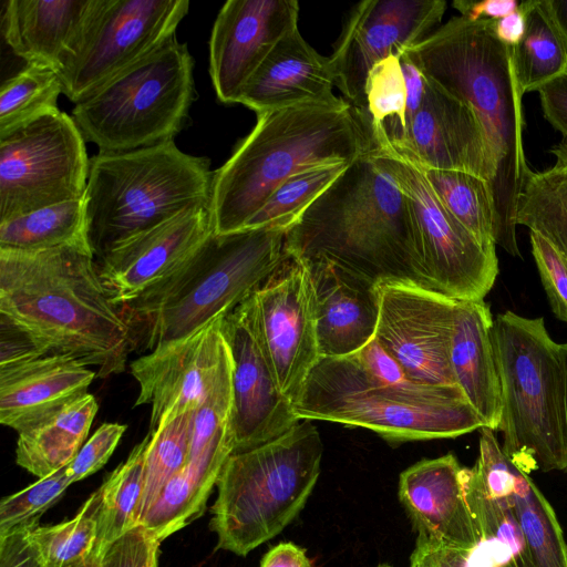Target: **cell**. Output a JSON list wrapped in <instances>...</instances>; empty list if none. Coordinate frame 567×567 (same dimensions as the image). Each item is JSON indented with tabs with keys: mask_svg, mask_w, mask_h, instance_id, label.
<instances>
[{
	"mask_svg": "<svg viewBox=\"0 0 567 567\" xmlns=\"http://www.w3.org/2000/svg\"><path fill=\"white\" fill-rule=\"evenodd\" d=\"M93 256L79 247L0 250V319L45 354L70 357L106 378L125 370L135 343Z\"/></svg>",
	"mask_w": 567,
	"mask_h": 567,
	"instance_id": "cell-1",
	"label": "cell"
},
{
	"mask_svg": "<svg viewBox=\"0 0 567 567\" xmlns=\"http://www.w3.org/2000/svg\"><path fill=\"white\" fill-rule=\"evenodd\" d=\"M402 51L426 79L474 110L494 164L489 185L494 241L520 258L515 213L532 169L524 151L523 96L516 83L513 47L496 38L493 20L470 21L460 16Z\"/></svg>",
	"mask_w": 567,
	"mask_h": 567,
	"instance_id": "cell-2",
	"label": "cell"
},
{
	"mask_svg": "<svg viewBox=\"0 0 567 567\" xmlns=\"http://www.w3.org/2000/svg\"><path fill=\"white\" fill-rule=\"evenodd\" d=\"M416 237L411 200L375 148L351 162L301 213L286 231L285 248L300 259L326 257L377 284L427 288Z\"/></svg>",
	"mask_w": 567,
	"mask_h": 567,
	"instance_id": "cell-3",
	"label": "cell"
},
{
	"mask_svg": "<svg viewBox=\"0 0 567 567\" xmlns=\"http://www.w3.org/2000/svg\"><path fill=\"white\" fill-rule=\"evenodd\" d=\"M375 148L368 123L348 101L258 114L252 131L214 172L208 207L214 234L245 229L291 176L324 164L351 163Z\"/></svg>",
	"mask_w": 567,
	"mask_h": 567,
	"instance_id": "cell-4",
	"label": "cell"
},
{
	"mask_svg": "<svg viewBox=\"0 0 567 567\" xmlns=\"http://www.w3.org/2000/svg\"><path fill=\"white\" fill-rule=\"evenodd\" d=\"M286 231L213 233L171 277L120 307L135 347L151 351L233 311L282 264Z\"/></svg>",
	"mask_w": 567,
	"mask_h": 567,
	"instance_id": "cell-5",
	"label": "cell"
},
{
	"mask_svg": "<svg viewBox=\"0 0 567 567\" xmlns=\"http://www.w3.org/2000/svg\"><path fill=\"white\" fill-rule=\"evenodd\" d=\"M292 406L299 420L361 426L392 443L453 439L484 426L457 386L382 383L353 355L319 358Z\"/></svg>",
	"mask_w": 567,
	"mask_h": 567,
	"instance_id": "cell-6",
	"label": "cell"
},
{
	"mask_svg": "<svg viewBox=\"0 0 567 567\" xmlns=\"http://www.w3.org/2000/svg\"><path fill=\"white\" fill-rule=\"evenodd\" d=\"M323 444L310 420L259 446L233 453L217 481L210 529L217 548L246 556L302 511L321 471Z\"/></svg>",
	"mask_w": 567,
	"mask_h": 567,
	"instance_id": "cell-7",
	"label": "cell"
},
{
	"mask_svg": "<svg viewBox=\"0 0 567 567\" xmlns=\"http://www.w3.org/2000/svg\"><path fill=\"white\" fill-rule=\"evenodd\" d=\"M214 172L208 158L174 141L90 158L84 203L89 240L100 257L179 212L209 207Z\"/></svg>",
	"mask_w": 567,
	"mask_h": 567,
	"instance_id": "cell-8",
	"label": "cell"
},
{
	"mask_svg": "<svg viewBox=\"0 0 567 567\" xmlns=\"http://www.w3.org/2000/svg\"><path fill=\"white\" fill-rule=\"evenodd\" d=\"M492 342L501 388L496 432L502 450L523 472L566 471L564 373L559 343L543 317L511 310L493 321Z\"/></svg>",
	"mask_w": 567,
	"mask_h": 567,
	"instance_id": "cell-9",
	"label": "cell"
},
{
	"mask_svg": "<svg viewBox=\"0 0 567 567\" xmlns=\"http://www.w3.org/2000/svg\"><path fill=\"white\" fill-rule=\"evenodd\" d=\"M194 60L172 37L159 49L75 104L72 117L100 152L174 141L194 97Z\"/></svg>",
	"mask_w": 567,
	"mask_h": 567,
	"instance_id": "cell-10",
	"label": "cell"
},
{
	"mask_svg": "<svg viewBox=\"0 0 567 567\" xmlns=\"http://www.w3.org/2000/svg\"><path fill=\"white\" fill-rule=\"evenodd\" d=\"M188 0H90L58 72L63 94L79 103L166 43Z\"/></svg>",
	"mask_w": 567,
	"mask_h": 567,
	"instance_id": "cell-11",
	"label": "cell"
},
{
	"mask_svg": "<svg viewBox=\"0 0 567 567\" xmlns=\"http://www.w3.org/2000/svg\"><path fill=\"white\" fill-rule=\"evenodd\" d=\"M84 141L60 110L0 137V223L82 198L90 168Z\"/></svg>",
	"mask_w": 567,
	"mask_h": 567,
	"instance_id": "cell-12",
	"label": "cell"
},
{
	"mask_svg": "<svg viewBox=\"0 0 567 567\" xmlns=\"http://www.w3.org/2000/svg\"><path fill=\"white\" fill-rule=\"evenodd\" d=\"M409 196L416 223V252L427 288L455 300H484L498 276L496 250L484 248L441 204L422 169L382 153Z\"/></svg>",
	"mask_w": 567,
	"mask_h": 567,
	"instance_id": "cell-13",
	"label": "cell"
},
{
	"mask_svg": "<svg viewBox=\"0 0 567 567\" xmlns=\"http://www.w3.org/2000/svg\"><path fill=\"white\" fill-rule=\"evenodd\" d=\"M240 306L280 391L293 403L320 358L303 262L287 252L278 269Z\"/></svg>",
	"mask_w": 567,
	"mask_h": 567,
	"instance_id": "cell-14",
	"label": "cell"
},
{
	"mask_svg": "<svg viewBox=\"0 0 567 567\" xmlns=\"http://www.w3.org/2000/svg\"><path fill=\"white\" fill-rule=\"evenodd\" d=\"M223 318L159 344L130 363L140 388L134 406H151L150 433L181 412L198 408L231 377L233 359Z\"/></svg>",
	"mask_w": 567,
	"mask_h": 567,
	"instance_id": "cell-15",
	"label": "cell"
},
{
	"mask_svg": "<svg viewBox=\"0 0 567 567\" xmlns=\"http://www.w3.org/2000/svg\"><path fill=\"white\" fill-rule=\"evenodd\" d=\"M374 339L417 384L456 386L450 346L456 300L419 285L379 284Z\"/></svg>",
	"mask_w": 567,
	"mask_h": 567,
	"instance_id": "cell-16",
	"label": "cell"
},
{
	"mask_svg": "<svg viewBox=\"0 0 567 567\" xmlns=\"http://www.w3.org/2000/svg\"><path fill=\"white\" fill-rule=\"evenodd\" d=\"M445 8L443 0H365L352 9L329 60L334 85L362 117L371 68L430 35Z\"/></svg>",
	"mask_w": 567,
	"mask_h": 567,
	"instance_id": "cell-17",
	"label": "cell"
},
{
	"mask_svg": "<svg viewBox=\"0 0 567 567\" xmlns=\"http://www.w3.org/2000/svg\"><path fill=\"white\" fill-rule=\"evenodd\" d=\"M296 0H229L209 39V75L217 99L238 103L241 91L278 42L298 29Z\"/></svg>",
	"mask_w": 567,
	"mask_h": 567,
	"instance_id": "cell-18",
	"label": "cell"
},
{
	"mask_svg": "<svg viewBox=\"0 0 567 567\" xmlns=\"http://www.w3.org/2000/svg\"><path fill=\"white\" fill-rule=\"evenodd\" d=\"M213 233L208 207L195 206L111 248L99 274L112 302L126 305L171 277Z\"/></svg>",
	"mask_w": 567,
	"mask_h": 567,
	"instance_id": "cell-19",
	"label": "cell"
},
{
	"mask_svg": "<svg viewBox=\"0 0 567 567\" xmlns=\"http://www.w3.org/2000/svg\"><path fill=\"white\" fill-rule=\"evenodd\" d=\"M478 432L476 462L462 470L465 499L480 537L472 558L478 567H534L512 502L516 465L495 431L483 426Z\"/></svg>",
	"mask_w": 567,
	"mask_h": 567,
	"instance_id": "cell-20",
	"label": "cell"
},
{
	"mask_svg": "<svg viewBox=\"0 0 567 567\" xmlns=\"http://www.w3.org/2000/svg\"><path fill=\"white\" fill-rule=\"evenodd\" d=\"M426 80L424 100L406 124L403 142L395 151L385 154L402 158L422 171L467 172L491 185L493 158L474 110Z\"/></svg>",
	"mask_w": 567,
	"mask_h": 567,
	"instance_id": "cell-21",
	"label": "cell"
},
{
	"mask_svg": "<svg viewBox=\"0 0 567 567\" xmlns=\"http://www.w3.org/2000/svg\"><path fill=\"white\" fill-rule=\"evenodd\" d=\"M221 328L233 359L231 437L237 453L277 439L300 420L280 391L240 305L223 318Z\"/></svg>",
	"mask_w": 567,
	"mask_h": 567,
	"instance_id": "cell-22",
	"label": "cell"
},
{
	"mask_svg": "<svg viewBox=\"0 0 567 567\" xmlns=\"http://www.w3.org/2000/svg\"><path fill=\"white\" fill-rule=\"evenodd\" d=\"M300 260L311 287L320 358L357 353L375 336L379 284L326 257Z\"/></svg>",
	"mask_w": 567,
	"mask_h": 567,
	"instance_id": "cell-23",
	"label": "cell"
},
{
	"mask_svg": "<svg viewBox=\"0 0 567 567\" xmlns=\"http://www.w3.org/2000/svg\"><path fill=\"white\" fill-rule=\"evenodd\" d=\"M462 470L453 453L419 461L400 474L399 499L419 537L473 550L480 537Z\"/></svg>",
	"mask_w": 567,
	"mask_h": 567,
	"instance_id": "cell-24",
	"label": "cell"
},
{
	"mask_svg": "<svg viewBox=\"0 0 567 567\" xmlns=\"http://www.w3.org/2000/svg\"><path fill=\"white\" fill-rule=\"evenodd\" d=\"M95 370L61 354L0 367V422L18 433L86 395Z\"/></svg>",
	"mask_w": 567,
	"mask_h": 567,
	"instance_id": "cell-25",
	"label": "cell"
},
{
	"mask_svg": "<svg viewBox=\"0 0 567 567\" xmlns=\"http://www.w3.org/2000/svg\"><path fill=\"white\" fill-rule=\"evenodd\" d=\"M327 56L296 29L282 38L244 86L238 103L261 114L299 104H341Z\"/></svg>",
	"mask_w": 567,
	"mask_h": 567,
	"instance_id": "cell-26",
	"label": "cell"
},
{
	"mask_svg": "<svg viewBox=\"0 0 567 567\" xmlns=\"http://www.w3.org/2000/svg\"><path fill=\"white\" fill-rule=\"evenodd\" d=\"M493 317L484 300H456L450 364L456 386L485 427L496 432L501 388L492 342Z\"/></svg>",
	"mask_w": 567,
	"mask_h": 567,
	"instance_id": "cell-27",
	"label": "cell"
},
{
	"mask_svg": "<svg viewBox=\"0 0 567 567\" xmlns=\"http://www.w3.org/2000/svg\"><path fill=\"white\" fill-rule=\"evenodd\" d=\"M90 0H7L2 35L27 65L59 72Z\"/></svg>",
	"mask_w": 567,
	"mask_h": 567,
	"instance_id": "cell-28",
	"label": "cell"
},
{
	"mask_svg": "<svg viewBox=\"0 0 567 567\" xmlns=\"http://www.w3.org/2000/svg\"><path fill=\"white\" fill-rule=\"evenodd\" d=\"M233 452V440L226 437L214 443L197 458L188 461L164 486L138 525L162 543L200 517Z\"/></svg>",
	"mask_w": 567,
	"mask_h": 567,
	"instance_id": "cell-29",
	"label": "cell"
},
{
	"mask_svg": "<svg viewBox=\"0 0 567 567\" xmlns=\"http://www.w3.org/2000/svg\"><path fill=\"white\" fill-rule=\"evenodd\" d=\"M99 410L87 393L49 421L18 433L16 462L38 478L69 465L87 437Z\"/></svg>",
	"mask_w": 567,
	"mask_h": 567,
	"instance_id": "cell-30",
	"label": "cell"
},
{
	"mask_svg": "<svg viewBox=\"0 0 567 567\" xmlns=\"http://www.w3.org/2000/svg\"><path fill=\"white\" fill-rule=\"evenodd\" d=\"M58 247L93 251L87 235L84 196L0 223V250L37 251Z\"/></svg>",
	"mask_w": 567,
	"mask_h": 567,
	"instance_id": "cell-31",
	"label": "cell"
},
{
	"mask_svg": "<svg viewBox=\"0 0 567 567\" xmlns=\"http://www.w3.org/2000/svg\"><path fill=\"white\" fill-rule=\"evenodd\" d=\"M525 33L513 47V65L519 94L537 91L567 71V49L543 0L523 1Z\"/></svg>",
	"mask_w": 567,
	"mask_h": 567,
	"instance_id": "cell-32",
	"label": "cell"
},
{
	"mask_svg": "<svg viewBox=\"0 0 567 567\" xmlns=\"http://www.w3.org/2000/svg\"><path fill=\"white\" fill-rule=\"evenodd\" d=\"M365 113L374 143L383 153H392L402 143L406 130V85L398 54L375 63L364 85Z\"/></svg>",
	"mask_w": 567,
	"mask_h": 567,
	"instance_id": "cell-33",
	"label": "cell"
},
{
	"mask_svg": "<svg viewBox=\"0 0 567 567\" xmlns=\"http://www.w3.org/2000/svg\"><path fill=\"white\" fill-rule=\"evenodd\" d=\"M150 433L104 480L99 492L97 548H103L138 525L144 489L145 453Z\"/></svg>",
	"mask_w": 567,
	"mask_h": 567,
	"instance_id": "cell-34",
	"label": "cell"
},
{
	"mask_svg": "<svg viewBox=\"0 0 567 567\" xmlns=\"http://www.w3.org/2000/svg\"><path fill=\"white\" fill-rule=\"evenodd\" d=\"M516 225L546 238L567 259V169L530 172L518 196Z\"/></svg>",
	"mask_w": 567,
	"mask_h": 567,
	"instance_id": "cell-35",
	"label": "cell"
},
{
	"mask_svg": "<svg viewBox=\"0 0 567 567\" xmlns=\"http://www.w3.org/2000/svg\"><path fill=\"white\" fill-rule=\"evenodd\" d=\"M445 209L486 249L496 250L495 210L486 179L462 171H423Z\"/></svg>",
	"mask_w": 567,
	"mask_h": 567,
	"instance_id": "cell-36",
	"label": "cell"
},
{
	"mask_svg": "<svg viewBox=\"0 0 567 567\" xmlns=\"http://www.w3.org/2000/svg\"><path fill=\"white\" fill-rule=\"evenodd\" d=\"M512 502L534 567H567V544L556 513L529 474L517 466Z\"/></svg>",
	"mask_w": 567,
	"mask_h": 567,
	"instance_id": "cell-37",
	"label": "cell"
},
{
	"mask_svg": "<svg viewBox=\"0 0 567 567\" xmlns=\"http://www.w3.org/2000/svg\"><path fill=\"white\" fill-rule=\"evenodd\" d=\"M63 93L56 72L27 65L4 81L0 90V137L59 111Z\"/></svg>",
	"mask_w": 567,
	"mask_h": 567,
	"instance_id": "cell-38",
	"label": "cell"
},
{
	"mask_svg": "<svg viewBox=\"0 0 567 567\" xmlns=\"http://www.w3.org/2000/svg\"><path fill=\"white\" fill-rule=\"evenodd\" d=\"M194 411L185 410L150 433L138 524L168 481L188 463Z\"/></svg>",
	"mask_w": 567,
	"mask_h": 567,
	"instance_id": "cell-39",
	"label": "cell"
},
{
	"mask_svg": "<svg viewBox=\"0 0 567 567\" xmlns=\"http://www.w3.org/2000/svg\"><path fill=\"white\" fill-rule=\"evenodd\" d=\"M99 504L96 491L73 518L29 530L47 567H70L93 554L97 544Z\"/></svg>",
	"mask_w": 567,
	"mask_h": 567,
	"instance_id": "cell-40",
	"label": "cell"
},
{
	"mask_svg": "<svg viewBox=\"0 0 567 567\" xmlns=\"http://www.w3.org/2000/svg\"><path fill=\"white\" fill-rule=\"evenodd\" d=\"M350 163H331L302 171L282 183L245 229H288ZM244 230V229H243Z\"/></svg>",
	"mask_w": 567,
	"mask_h": 567,
	"instance_id": "cell-41",
	"label": "cell"
},
{
	"mask_svg": "<svg viewBox=\"0 0 567 567\" xmlns=\"http://www.w3.org/2000/svg\"><path fill=\"white\" fill-rule=\"evenodd\" d=\"M73 484L68 465L0 502V537L39 526L41 516Z\"/></svg>",
	"mask_w": 567,
	"mask_h": 567,
	"instance_id": "cell-42",
	"label": "cell"
},
{
	"mask_svg": "<svg viewBox=\"0 0 567 567\" xmlns=\"http://www.w3.org/2000/svg\"><path fill=\"white\" fill-rule=\"evenodd\" d=\"M233 374L195 409L188 461L200 456L219 440L231 437ZM234 447V446H233Z\"/></svg>",
	"mask_w": 567,
	"mask_h": 567,
	"instance_id": "cell-43",
	"label": "cell"
},
{
	"mask_svg": "<svg viewBox=\"0 0 567 567\" xmlns=\"http://www.w3.org/2000/svg\"><path fill=\"white\" fill-rule=\"evenodd\" d=\"M529 240L550 309L567 323V259L539 234L529 231Z\"/></svg>",
	"mask_w": 567,
	"mask_h": 567,
	"instance_id": "cell-44",
	"label": "cell"
},
{
	"mask_svg": "<svg viewBox=\"0 0 567 567\" xmlns=\"http://www.w3.org/2000/svg\"><path fill=\"white\" fill-rule=\"evenodd\" d=\"M159 545L137 525L101 548L97 567H158Z\"/></svg>",
	"mask_w": 567,
	"mask_h": 567,
	"instance_id": "cell-45",
	"label": "cell"
},
{
	"mask_svg": "<svg viewBox=\"0 0 567 567\" xmlns=\"http://www.w3.org/2000/svg\"><path fill=\"white\" fill-rule=\"evenodd\" d=\"M125 430L126 425L120 423H103L94 432L68 465L73 483L94 474L106 464Z\"/></svg>",
	"mask_w": 567,
	"mask_h": 567,
	"instance_id": "cell-46",
	"label": "cell"
},
{
	"mask_svg": "<svg viewBox=\"0 0 567 567\" xmlns=\"http://www.w3.org/2000/svg\"><path fill=\"white\" fill-rule=\"evenodd\" d=\"M470 551L417 536L410 567H477Z\"/></svg>",
	"mask_w": 567,
	"mask_h": 567,
	"instance_id": "cell-47",
	"label": "cell"
},
{
	"mask_svg": "<svg viewBox=\"0 0 567 567\" xmlns=\"http://www.w3.org/2000/svg\"><path fill=\"white\" fill-rule=\"evenodd\" d=\"M362 369L374 380L388 384L411 382L400 364L373 338L360 351L352 354Z\"/></svg>",
	"mask_w": 567,
	"mask_h": 567,
	"instance_id": "cell-48",
	"label": "cell"
},
{
	"mask_svg": "<svg viewBox=\"0 0 567 567\" xmlns=\"http://www.w3.org/2000/svg\"><path fill=\"white\" fill-rule=\"evenodd\" d=\"M45 354L32 338L0 319V367L28 361Z\"/></svg>",
	"mask_w": 567,
	"mask_h": 567,
	"instance_id": "cell-49",
	"label": "cell"
},
{
	"mask_svg": "<svg viewBox=\"0 0 567 567\" xmlns=\"http://www.w3.org/2000/svg\"><path fill=\"white\" fill-rule=\"evenodd\" d=\"M537 92L545 118L567 138V71L543 84Z\"/></svg>",
	"mask_w": 567,
	"mask_h": 567,
	"instance_id": "cell-50",
	"label": "cell"
},
{
	"mask_svg": "<svg viewBox=\"0 0 567 567\" xmlns=\"http://www.w3.org/2000/svg\"><path fill=\"white\" fill-rule=\"evenodd\" d=\"M0 567H47L29 530L0 537Z\"/></svg>",
	"mask_w": 567,
	"mask_h": 567,
	"instance_id": "cell-51",
	"label": "cell"
},
{
	"mask_svg": "<svg viewBox=\"0 0 567 567\" xmlns=\"http://www.w3.org/2000/svg\"><path fill=\"white\" fill-rule=\"evenodd\" d=\"M517 0H456L453 7L470 21L497 20L518 9Z\"/></svg>",
	"mask_w": 567,
	"mask_h": 567,
	"instance_id": "cell-52",
	"label": "cell"
},
{
	"mask_svg": "<svg viewBox=\"0 0 567 567\" xmlns=\"http://www.w3.org/2000/svg\"><path fill=\"white\" fill-rule=\"evenodd\" d=\"M402 71L404 74L408 101H406V124L412 120L420 109L426 92L427 80L422 71L401 51L399 53ZM403 142V141H402Z\"/></svg>",
	"mask_w": 567,
	"mask_h": 567,
	"instance_id": "cell-53",
	"label": "cell"
},
{
	"mask_svg": "<svg viewBox=\"0 0 567 567\" xmlns=\"http://www.w3.org/2000/svg\"><path fill=\"white\" fill-rule=\"evenodd\" d=\"M260 567H312V563L302 547L282 542L264 555Z\"/></svg>",
	"mask_w": 567,
	"mask_h": 567,
	"instance_id": "cell-54",
	"label": "cell"
},
{
	"mask_svg": "<svg viewBox=\"0 0 567 567\" xmlns=\"http://www.w3.org/2000/svg\"><path fill=\"white\" fill-rule=\"evenodd\" d=\"M526 28V16L522 2L514 12L493 20V31L496 38L507 47H515L522 40Z\"/></svg>",
	"mask_w": 567,
	"mask_h": 567,
	"instance_id": "cell-55",
	"label": "cell"
},
{
	"mask_svg": "<svg viewBox=\"0 0 567 567\" xmlns=\"http://www.w3.org/2000/svg\"><path fill=\"white\" fill-rule=\"evenodd\" d=\"M567 49V0H543Z\"/></svg>",
	"mask_w": 567,
	"mask_h": 567,
	"instance_id": "cell-56",
	"label": "cell"
},
{
	"mask_svg": "<svg viewBox=\"0 0 567 567\" xmlns=\"http://www.w3.org/2000/svg\"><path fill=\"white\" fill-rule=\"evenodd\" d=\"M559 350L564 373V441L567 455V342L559 343Z\"/></svg>",
	"mask_w": 567,
	"mask_h": 567,
	"instance_id": "cell-57",
	"label": "cell"
},
{
	"mask_svg": "<svg viewBox=\"0 0 567 567\" xmlns=\"http://www.w3.org/2000/svg\"><path fill=\"white\" fill-rule=\"evenodd\" d=\"M549 153L556 157V164L565 167L567 169V138L563 137V140L554 145Z\"/></svg>",
	"mask_w": 567,
	"mask_h": 567,
	"instance_id": "cell-58",
	"label": "cell"
},
{
	"mask_svg": "<svg viewBox=\"0 0 567 567\" xmlns=\"http://www.w3.org/2000/svg\"><path fill=\"white\" fill-rule=\"evenodd\" d=\"M100 551H101V548L96 547L95 550L93 551V554L87 559H85L84 561L79 563L76 565L70 566V567H97Z\"/></svg>",
	"mask_w": 567,
	"mask_h": 567,
	"instance_id": "cell-59",
	"label": "cell"
},
{
	"mask_svg": "<svg viewBox=\"0 0 567 567\" xmlns=\"http://www.w3.org/2000/svg\"><path fill=\"white\" fill-rule=\"evenodd\" d=\"M378 567H392V566L384 563V564H380Z\"/></svg>",
	"mask_w": 567,
	"mask_h": 567,
	"instance_id": "cell-60",
	"label": "cell"
}]
</instances>
